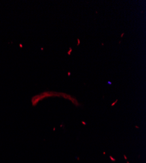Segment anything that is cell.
Returning a JSON list of instances; mask_svg holds the SVG:
<instances>
[{"label": "cell", "mask_w": 146, "mask_h": 163, "mask_svg": "<svg viewBox=\"0 0 146 163\" xmlns=\"http://www.w3.org/2000/svg\"><path fill=\"white\" fill-rule=\"evenodd\" d=\"M124 34H125V33H122V34L121 35V37H122V36H123V35H124Z\"/></svg>", "instance_id": "5"}, {"label": "cell", "mask_w": 146, "mask_h": 163, "mask_svg": "<svg viewBox=\"0 0 146 163\" xmlns=\"http://www.w3.org/2000/svg\"><path fill=\"white\" fill-rule=\"evenodd\" d=\"M79 44H80V40L79 39H77V46H79Z\"/></svg>", "instance_id": "2"}, {"label": "cell", "mask_w": 146, "mask_h": 163, "mask_svg": "<svg viewBox=\"0 0 146 163\" xmlns=\"http://www.w3.org/2000/svg\"><path fill=\"white\" fill-rule=\"evenodd\" d=\"M68 76H70V75H71V73H70V72H68Z\"/></svg>", "instance_id": "3"}, {"label": "cell", "mask_w": 146, "mask_h": 163, "mask_svg": "<svg viewBox=\"0 0 146 163\" xmlns=\"http://www.w3.org/2000/svg\"><path fill=\"white\" fill-rule=\"evenodd\" d=\"M72 52V48H70V50L69 51H68V55H71V52Z\"/></svg>", "instance_id": "1"}, {"label": "cell", "mask_w": 146, "mask_h": 163, "mask_svg": "<svg viewBox=\"0 0 146 163\" xmlns=\"http://www.w3.org/2000/svg\"><path fill=\"white\" fill-rule=\"evenodd\" d=\"M108 84H111V82H108Z\"/></svg>", "instance_id": "4"}]
</instances>
